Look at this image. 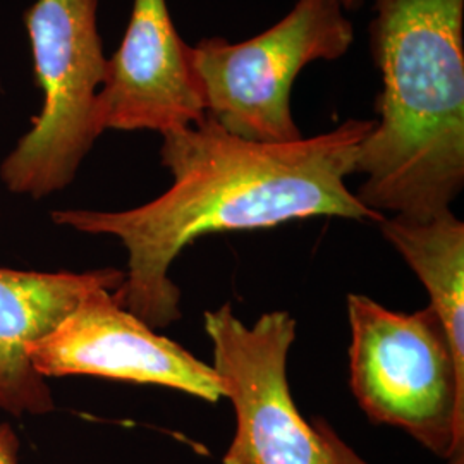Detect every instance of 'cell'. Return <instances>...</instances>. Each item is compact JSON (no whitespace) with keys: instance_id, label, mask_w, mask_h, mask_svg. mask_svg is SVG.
<instances>
[{"instance_id":"cell-5","label":"cell","mask_w":464,"mask_h":464,"mask_svg":"<svg viewBox=\"0 0 464 464\" xmlns=\"http://www.w3.org/2000/svg\"><path fill=\"white\" fill-rule=\"evenodd\" d=\"M353 44L354 24L339 0H296L281 21L245 42L201 38L191 45V64L207 117L249 141H298L291 95L299 72L344 57Z\"/></svg>"},{"instance_id":"cell-9","label":"cell","mask_w":464,"mask_h":464,"mask_svg":"<svg viewBox=\"0 0 464 464\" xmlns=\"http://www.w3.org/2000/svg\"><path fill=\"white\" fill-rule=\"evenodd\" d=\"M124 272H34L0 266V410L44 416L55 410L45 377L28 351L47 337L84 298L100 289L117 291Z\"/></svg>"},{"instance_id":"cell-4","label":"cell","mask_w":464,"mask_h":464,"mask_svg":"<svg viewBox=\"0 0 464 464\" xmlns=\"http://www.w3.org/2000/svg\"><path fill=\"white\" fill-rule=\"evenodd\" d=\"M97 11L99 0H36L24 14L42 111L0 164V181L14 195L63 191L102 134L95 105L107 57Z\"/></svg>"},{"instance_id":"cell-11","label":"cell","mask_w":464,"mask_h":464,"mask_svg":"<svg viewBox=\"0 0 464 464\" xmlns=\"http://www.w3.org/2000/svg\"><path fill=\"white\" fill-rule=\"evenodd\" d=\"M316 427V430L322 433V437L325 439L327 446L331 449L334 464H368L365 459H362L348 444L335 433L331 425L324 420V418H314L312 421Z\"/></svg>"},{"instance_id":"cell-2","label":"cell","mask_w":464,"mask_h":464,"mask_svg":"<svg viewBox=\"0 0 464 464\" xmlns=\"http://www.w3.org/2000/svg\"><path fill=\"white\" fill-rule=\"evenodd\" d=\"M377 121L358 150L354 193L410 220L450 212L464 186V0H372Z\"/></svg>"},{"instance_id":"cell-1","label":"cell","mask_w":464,"mask_h":464,"mask_svg":"<svg viewBox=\"0 0 464 464\" xmlns=\"http://www.w3.org/2000/svg\"><path fill=\"white\" fill-rule=\"evenodd\" d=\"M373 119H348L327 133L260 143L227 133L210 117L162 134L160 162L172 184L145 205L119 210L52 212L57 226L114 236L128 270L114 296L151 329L181 320L183 293L170 279L176 258L203 236L266 229L312 217L381 224L346 184L356 174Z\"/></svg>"},{"instance_id":"cell-6","label":"cell","mask_w":464,"mask_h":464,"mask_svg":"<svg viewBox=\"0 0 464 464\" xmlns=\"http://www.w3.org/2000/svg\"><path fill=\"white\" fill-rule=\"evenodd\" d=\"M203 322L212 368L236 418L222 464H334L322 433L299 413L287 381L296 318L277 310L249 327L224 303L205 312Z\"/></svg>"},{"instance_id":"cell-3","label":"cell","mask_w":464,"mask_h":464,"mask_svg":"<svg viewBox=\"0 0 464 464\" xmlns=\"http://www.w3.org/2000/svg\"><path fill=\"white\" fill-rule=\"evenodd\" d=\"M349 385L370 421L396 427L448 464H464V372L440 318L348 295Z\"/></svg>"},{"instance_id":"cell-8","label":"cell","mask_w":464,"mask_h":464,"mask_svg":"<svg viewBox=\"0 0 464 464\" xmlns=\"http://www.w3.org/2000/svg\"><path fill=\"white\" fill-rule=\"evenodd\" d=\"M95 117L100 133L164 134L205 121L191 45L178 34L167 0H133L122 42L107 59Z\"/></svg>"},{"instance_id":"cell-13","label":"cell","mask_w":464,"mask_h":464,"mask_svg":"<svg viewBox=\"0 0 464 464\" xmlns=\"http://www.w3.org/2000/svg\"><path fill=\"white\" fill-rule=\"evenodd\" d=\"M341 2V5L348 11V13H353V11H358L362 5H365L366 0H339Z\"/></svg>"},{"instance_id":"cell-14","label":"cell","mask_w":464,"mask_h":464,"mask_svg":"<svg viewBox=\"0 0 464 464\" xmlns=\"http://www.w3.org/2000/svg\"><path fill=\"white\" fill-rule=\"evenodd\" d=\"M0 84H2V82H0Z\"/></svg>"},{"instance_id":"cell-10","label":"cell","mask_w":464,"mask_h":464,"mask_svg":"<svg viewBox=\"0 0 464 464\" xmlns=\"http://www.w3.org/2000/svg\"><path fill=\"white\" fill-rule=\"evenodd\" d=\"M382 236L398 251L430 296L464 372V222L450 212L430 220L385 217Z\"/></svg>"},{"instance_id":"cell-12","label":"cell","mask_w":464,"mask_h":464,"mask_svg":"<svg viewBox=\"0 0 464 464\" xmlns=\"http://www.w3.org/2000/svg\"><path fill=\"white\" fill-rule=\"evenodd\" d=\"M19 437L9 423H0V464H19Z\"/></svg>"},{"instance_id":"cell-7","label":"cell","mask_w":464,"mask_h":464,"mask_svg":"<svg viewBox=\"0 0 464 464\" xmlns=\"http://www.w3.org/2000/svg\"><path fill=\"white\" fill-rule=\"evenodd\" d=\"M28 354L45 379L86 375L159 385L214 404L226 398L212 365L157 334L109 289L84 298Z\"/></svg>"}]
</instances>
